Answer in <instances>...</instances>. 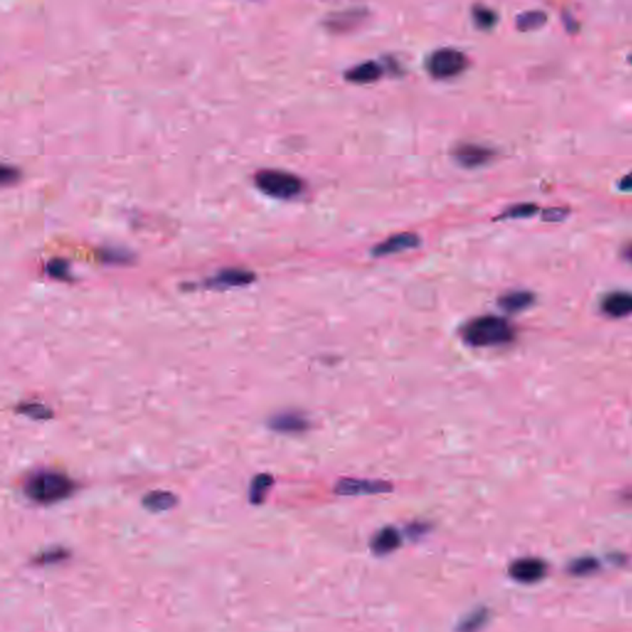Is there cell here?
<instances>
[{
    "instance_id": "obj_1",
    "label": "cell",
    "mask_w": 632,
    "mask_h": 632,
    "mask_svg": "<svg viewBox=\"0 0 632 632\" xmlns=\"http://www.w3.org/2000/svg\"><path fill=\"white\" fill-rule=\"evenodd\" d=\"M461 337L473 347L498 346L514 340L515 330L504 317L484 315L468 321L461 329Z\"/></svg>"
},
{
    "instance_id": "obj_28",
    "label": "cell",
    "mask_w": 632,
    "mask_h": 632,
    "mask_svg": "<svg viewBox=\"0 0 632 632\" xmlns=\"http://www.w3.org/2000/svg\"><path fill=\"white\" fill-rule=\"evenodd\" d=\"M631 62H632V57H631Z\"/></svg>"
},
{
    "instance_id": "obj_26",
    "label": "cell",
    "mask_w": 632,
    "mask_h": 632,
    "mask_svg": "<svg viewBox=\"0 0 632 632\" xmlns=\"http://www.w3.org/2000/svg\"><path fill=\"white\" fill-rule=\"evenodd\" d=\"M619 187L623 190H632V173L623 177L619 183Z\"/></svg>"
},
{
    "instance_id": "obj_7",
    "label": "cell",
    "mask_w": 632,
    "mask_h": 632,
    "mask_svg": "<svg viewBox=\"0 0 632 632\" xmlns=\"http://www.w3.org/2000/svg\"><path fill=\"white\" fill-rule=\"evenodd\" d=\"M419 245H420V239L416 234L401 232V234H396V235L388 237L387 240L378 244L373 249L372 254L376 257L394 255V254H398V252L416 249Z\"/></svg>"
},
{
    "instance_id": "obj_24",
    "label": "cell",
    "mask_w": 632,
    "mask_h": 632,
    "mask_svg": "<svg viewBox=\"0 0 632 632\" xmlns=\"http://www.w3.org/2000/svg\"><path fill=\"white\" fill-rule=\"evenodd\" d=\"M570 210L566 208H547L543 214V220L546 222H560L568 215Z\"/></svg>"
},
{
    "instance_id": "obj_20",
    "label": "cell",
    "mask_w": 632,
    "mask_h": 632,
    "mask_svg": "<svg viewBox=\"0 0 632 632\" xmlns=\"http://www.w3.org/2000/svg\"><path fill=\"white\" fill-rule=\"evenodd\" d=\"M598 567H599V563L596 560L592 557H583V558H579L572 563L570 571L572 574H576V576H585V574H590V573L596 571Z\"/></svg>"
},
{
    "instance_id": "obj_9",
    "label": "cell",
    "mask_w": 632,
    "mask_h": 632,
    "mask_svg": "<svg viewBox=\"0 0 632 632\" xmlns=\"http://www.w3.org/2000/svg\"><path fill=\"white\" fill-rule=\"evenodd\" d=\"M256 276L251 271L241 268H227L219 272L217 276L209 279V287L214 288H232V287H244L252 283Z\"/></svg>"
},
{
    "instance_id": "obj_11",
    "label": "cell",
    "mask_w": 632,
    "mask_h": 632,
    "mask_svg": "<svg viewBox=\"0 0 632 632\" xmlns=\"http://www.w3.org/2000/svg\"><path fill=\"white\" fill-rule=\"evenodd\" d=\"M601 309L613 317H623L632 314V293L614 292L604 298Z\"/></svg>"
},
{
    "instance_id": "obj_2",
    "label": "cell",
    "mask_w": 632,
    "mask_h": 632,
    "mask_svg": "<svg viewBox=\"0 0 632 632\" xmlns=\"http://www.w3.org/2000/svg\"><path fill=\"white\" fill-rule=\"evenodd\" d=\"M24 491L31 501L53 504L71 496L75 484L61 473L38 472L28 478Z\"/></svg>"
},
{
    "instance_id": "obj_23",
    "label": "cell",
    "mask_w": 632,
    "mask_h": 632,
    "mask_svg": "<svg viewBox=\"0 0 632 632\" xmlns=\"http://www.w3.org/2000/svg\"><path fill=\"white\" fill-rule=\"evenodd\" d=\"M46 271L53 278L65 279L68 277V263L63 260H53L48 264Z\"/></svg>"
},
{
    "instance_id": "obj_16",
    "label": "cell",
    "mask_w": 632,
    "mask_h": 632,
    "mask_svg": "<svg viewBox=\"0 0 632 632\" xmlns=\"http://www.w3.org/2000/svg\"><path fill=\"white\" fill-rule=\"evenodd\" d=\"M272 484H273V476L269 474H258L255 476V479L251 483L250 493H249L251 503L255 505L262 504Z\"/></svg>"
},
{
    "instance_id": "obj_19",
    "label": "cell",
    "mask_w": 632,
    "mask_h": 632,
    "mask_svg": "<svg viewBox=\"0 0 632 632\" xmlns=\"http://www.w3.org/2000/svg\"><path fill=\"white\" fill-rule=\"evenodd\" d=\"M473 19L476 26L481 28H491L496 23V14L489 8L476 5L473 8Z\"/></svg>"
},
{
    "instance_id": "obj_3",
    "label": "cell",
    "mask_w": 632,
    "mask_h": 632,
    "mask_svg": "<svg viewBox=\"0 0 632 632\" xmlns=\"http://www.w3.org/2000/svg\"><path fill=\"white\" fill-rule=\"evenodd\" d=\"M256 187L272 198L292 199L303 190L297 175L280 170H261L255 175Z\"/></svg>"
},
{
    "instance_id": "obj_22",
    "label": "cell",
    "mask_w": 632,
    "mask_h": 632,
    "mask_svg": "<svg viewBox=\"0 0 632 632\" xmlns=\"http://www.w3.org/2000/svg\"><path fill=\"white\" fill-rule=\"evenodd\" d=\"M20 411L33 419H48L51 416V411L48 410V408L36 403H28L21 405Z\"/></svg>"
},
{
    "instance_id": "obj_14",
    "label": "cell",
    "mask_w": 632,
    "mask_h": 632,
    "mask_svg": "<svg viewBox=\"0 0 632 632\" xmlns=\"http://www.w3.org/2000/svg\"><path fill=\"white\" fill-rule=\"evenodd\" d=\"M535 300V295L528 290H513L505 293L498 299V305L508 312H523Z\"/></svg>"
},
{
    "instance_id": "obj_5",
    "label": "cell",
    "mask_w": 632,
    "mask_h": 632,
    "mask_svg": "<svg viewBox=\"0 0 632 632\" xmlns=\"http://www.w3.org/2000/svg\"><path fill=\"white\" fill-rule=\"evenodd\" d=\"M547 573V565L536 557H524L513 562L509 574L513 579L523 584H533L543 580Z\"/></svg>"
},
{
    "instance_id": "obj_21",
    "label": "cell",
    "mask_w": 632,
    "mask_h": 632,
    "mask_svg": "<svg viewBox=\"0 0 632 632\" xmlns=\"http://www.w3.org/2000/svg\"><path fill=\"white\" fill-rule=\"evenodd\" d=\"M538 212V205L535 204H519L511 208L501 215L503 219H520V217H528Z\"/></svg>"
},
{
    "instance_id": "obj_4",
    "label": "cell",
    "mask_w": 632,
    "mask_h": 632,
    "mask_svg": "<svg viewBox=\"0 0 632 632\" xmlns=\"http://www.w3.org/2000/svg\"><path fill=\"white\" fill-rule=\"evenodd\" d=\"M468 66L464 53L454 48H441L435 51L427 60V70L435 78L445 80L462 73Z\"/></svg>"
},
{
    "instance_id": "obj_12",
    "label": "cell",
    "mask_w": 632,
    "mask_h": 632,
    "mask_svg": "<svg viewBox=\"0 0 632 632\" xmlns=\"http://www.w3.org/2000/svg\"><path fill=\"white\" fill-rule=\"evenodd\" d=\"M454 158L464 167H476L491 160L493 152L486 147L476 145H461L453 152Z\"/></svg>"
},
{
    "instance_id": "obj_10",
    "label": "cell",
    "mask_w": 632,
    "mask_h": 632,
    "mask_svg": "<svg viewBox=\"0 0 632 632\" xmlns=\"http://www.w3.org/2000/svg\"><path fill=\"white\" fill-rule=\"evenodd\" d=\"M401 533L396 528L387 526L378 531L371 541L373 553L377 556H386L396 551L401 546Z\"/></svg>"
},
{
    "instance_id": "obj_27",
    "label": "cell",
    "mask_w": 632,
    "mask_h": 632,
    "mask_svg": "<svg viewBox=\"0 0 632 632\" xmlns=\"http://www.w3.org/2000/svg\"><path fill=\"white\" fill-rule=\"evenodd\" d=\"M623 256L625 260L632 262V242L631 244H628V245L623 249Z\"/></svg>"
},
{
    "instance_id": "obj_17",
    "label": "cell",
    "mask_w": 632,
    "mask_h": 632,
    "mask_svg": "<svg viewBox=\"0 0 632 632\" xmlns=\"http://www.w3.org/2000/svg\"><path fill=\"white\" fill-rule=\"evenodd\" d=\"M547 20V14L541 10H528L516 18V28L521 31H528L543 26Z\"/></svg>"
},
{
    "instance_id": "obj_6",
    "label": "cell",
    "mask_w": 632,
    "mask_h": 632,
    "mask_svg": "<svg viewBox=\"0 0 632 632\" xmlns=\"http://www.w3.org/2000/svg\"><path fill=\"white\" fill-rule=\"evenodd\" d=\"M393 491L391 483L384 481H369V479H354L346 478L337 481L335 491L337 496H356L382 494Z\"/></svg>"
},
{
    "instance_id": "obj_15",
    "label": "cell",
    "mask_w": 632,
    "mask_h": 632,
    "mask_svg": "<svg viewBox=\"0 0 632 632\" xmlns=\"http://www.w3.org/2000/svg\"><path fill=\"white\" fill-rule=\"evenodd\" d=\"M177 501V496L170 491H155L145 496L142 505L152 513H160L175 508Z\"/></svg>"
},
{
    "instance_id": "obj_8",
    "label": "cell",
    "mask_w": 632,
    "mask_h": 632,
    "mask_svg": "<svg viewBox=\"0 0 632 632\" xmlns=\"http://www.w3.org/2000/svg\"><path fill=\"white\" fill-rule=\"evenodd\" d=\"M269 427L280 434H300L310 427V423L300 413L287 411L274 415L269 420Z\"/></svg>"
},
{
    "instance_id": "obj_13",
    "label": "cell",
    "mask_w": 632,
    "mask_h": 632,
    "mask_svg": "<svg viewBox=\"0 0 632 632\" xmlns=\"http://www.w3.org/2000/svg\"><path fill=\"white\" fill-rule=\"evenodd\" d=\"M382 73V67L379 66L377 62L369 61L349 70L346 72L344 78L357 85H367L379 80Z\"/></svg>"
},
{
    "instance_id": "obj_18",
    "label": "cell",
    "mask_w": 632,
    "mask_h": 632,
    "mask_svg": "<svg viewBox=\"0 0 632 632\" xmlns=\"http://www.w3.org/2000/svg\"><path fill=\"white\" fill-rule=\"evenodd\" d=\"M488 621V611L486 609H478L467 618L463 619L458 625V632H478Z\"/></svg>"
},
{
    "instance_id": "obj_25",
    "label": "cell",
    "mask_w": 632,
    "mask_h": 632,
    "mask_svg": "<svg viewBox=\"0 0 632 632\" xmlns=\"http://www.w3.org/2000/svg\"><path fill=\"white\" fill-rule=\"evenodd\" d=\"M18 178H19V172L15 170V168L6 167V165L1 167V183L3 185H10L14 180H18Z\"/></svg>"
}]
</instances>
